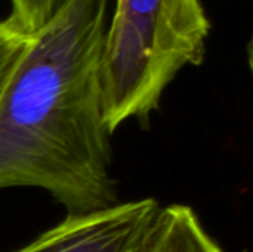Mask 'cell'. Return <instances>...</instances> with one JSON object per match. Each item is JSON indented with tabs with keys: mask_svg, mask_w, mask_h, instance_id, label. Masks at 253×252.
Wrapping results in <instances>:
<instances>
[{
	"mask_svg": "<svg viewBox=\"0 0 253 252\" xmlns=\"http://www.w3.org/2000/svg\"><path fill=\"white\" fill-rule=\"evenodd\" d=\"M247 54H248V66H250V71L253 74V35L248 42V49H247Z\"/></svg>",
	"mask_w": 253,
	"mask_h": 252,
	"instance_id": "cell-7",
	"label": "cell"
},
{
	"mask_svg": "<svg viewBox=\"0 0 253 252\" xmlns=\"http://www.w3.org/2000/svg\"><path fill=\"white\" fill-rule=\"evenodd\" d=\"M209 33L200 0H114L102 55L109 130L147 119L177 73L203 61Z\"/></svg>",
	"mask_w": 253,
	"mask_h": 252,
	"instance_id": "cell-2",
	"label": "cell"
},
{
	"mask_svg": "<svg viewBox=\"0 0 253 252\" xmlns=\"http://www.w3.org/2000/svg\"><path fill=\"white\" fill-rule=\"evenodd\" d=\"M143 252H224L200 218L183 204L160 205Z\"/></svg>",
	"mask_w": 253,
	"mask_h": 252,
	"instance_id": "cell-4",
	"label": "cell"
},
{
	"mask_svg": "<svg viewBox=\"0 0 253 252\" xmlns=\"http://www.w3.org/2000/svg\"><path fill=\"white\" fill-rule=\"evenodd\" d=\"M71 0H9V21L30 37L43 28Z\"/></svg>",
	"mask_w": 253,
	"mask_h": 252,
	"instance_id": "cell-5",
	"label": "cell"
},
{
	"mask_svg": "<svg viewBox=\"0 0 253 252\" xmlns=\"http://www.w3.org/2000/svg\"><path fill=\"white\" fill-rule=\"evenodd\" d=\"M159 211L155 199H140L84 214H67L16 252H143Z\"/></svg>",
	"mask_w": 253,
	"mask_h": 252,
	"instance_id": "cell-3",
	"label": "cell"
},
{
	"mask_svg": "<svg viewBox=\"0 0 253 252\" xmlns=\"http://www.w3.org/2000/svg\"><path fill=\"white\" fill-rule=\"evenodd\" d=\"M26 42L28 35H24L19 28L14 26L9 19L0 21V90L5 85Z\"/></svg>",
	"mask_w": 253,
	"mask_h": 252,
	"instance_id": "cell-6",
	"label": "cell"
},
{
	"mask_svg": "<svg viewBox=\"0 0 253 252\" xmlns=\"http://www.w3.org/2000/svg\"><path fill=\"white\" fill-rule=\"evenodd\" d=\"M110 0H71L30 35L0 90V189L84 214L117 204L102 55Z\"/></svg>",
	"mask_w": 253,
	"mask_h": 252,
	"instance_id": "cell-1",
	"label": "cell"
}]
</instances>
